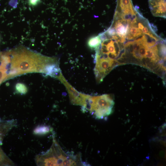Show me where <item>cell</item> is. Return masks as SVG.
<instances>
[{
    "label": "cell",
    "instance_id": "12",
    "mask_svg": "<svg viewBox=\"0 0 166 166\" xmlns=\"http://www.w3.org/2000/svg\"></svg>",
    "mask_w": 166,
    "mask_h": 166
},
{
    "label": "cell",
    "instance_id": "4",
    "mask_svg": "<svg viewBox=\"0 0 166 166\" xmlns=\"http://www.w3.org/2000/svg\"><path fill=\"white\" fill-rule=\"evenodd\" d=\"M150 8L155 16H165V0H150Z\"/></svg>",
    "mask_w": 166,
    "mask_h": 166
},
{
    "label": "cell",
    "instance_id": "1",
    "mask_svg": "<svg viewBox=\"0 0 166 166\" xmlns=\"http://www.w3.org/2000/svg\"><path fill=\"white\" fill-rule=\"evenodd\" d=\"M76 157L67 156L54 141L50 149L45 153L36 156L37 164L44 166H74L77 165Z\"/></svg>",
    "mask_w": 166,
    "mask_h": 166
},
{
    "label": "cell",
    "instance_id": "2",
    "mask_svg": "<svg viewBox=\"0 0 166 166\" xmlns=\"http://www.w3.org/2000/svg\"><path fill=\"white\" fill-rule=\"evenodd\" d=\"M114 104L113 98L109 94L88 95L83 109L89 111L96 118L101 119L112 113Z\"/></svg>",
    "mask_w": 166,
    "mask_h": 166
},
{
    "label": "cell",
    "instance_id": "5",
    "mask_svg": "<svg viewBox=\"0 0 166 166\" xmlns=\"http://www.w3.org/2000/svg\"><path fill=\"white\" fill-rule=\"evenodd\" d=\"M114 29L116 34L118 35L121 36L125 38L126 35L129 29V24L126 25H124L119 20L116 22Z\"/></svg>",
    "mask_w": 166,
    "mask_h": 166
},
{
    "label": "cell",
    "instance_id": "10",
    "mask_svg": "<svg viewBox=\"0 0 166 166\" xmlns=\"http://www.w3.org/2000/svg\"><path fill=\"white\" fill-rule=\"evenodd\" d=\"M41 0H29V4L31 6H35L38 4Z\"/></svg>",
    "mask_w": 166,
    "mask_h": 166
},
{
    "label": "cell",
    "instance_id": "3",
    "mask_svg": "<svg viewBox=\"0 0 166 166\" xmlns=\"http://www.w3.org/2000/svg\"><path fill=\"white\" fill-rule=\"evenodd\" d=\"M65 86L68 92L69 99L72 104L82 106L85 94L80 93L76 90L64 77L61 73L57 77Z\"/></svg>",
    "mask_w": 166,
    "mask_h": 166
},
{
    "label": "cell",
    "instance_id": "6",
    "mask_svg": "<svg viewBox=\"0 0 166 166\" xmlns=\"http://www.w3.org/2000/svg\"><path fill=\"white\" fill-rule=\"evenodd\" d=\"M101 41L99 35L91 37L88 41V46L91 49H96L100 45Z\"/></svg>",
    "mask_w": 166,
    "mask_h": 166
},
{
    "label": "cell",
    "instance_id": "9",
    "mask_svg": "<svg viewBox=\"0 0 166 166\" xmlns=\"http://www.w3.org/2000/svg\"><path fill=\"white\" fill-rule=\"evenodd\" d=\"M15 88L16 90L19 93L25 94L27 92V89L26 86L22 83H18L16 84Z\"/></svg>",
    "mask_w": 166,
    "mask_h": 166
},
{
    "label": "cell",
    "instance_id": "7",
    "mask_svg": "<svg viewBox=\"0 0 166 166\" xmlns=\"http://www.w3.org/2000/svg\"><path fill=\"white\" fill-rule=\"evenodd\" d=\"M51 130V128L48 126L40 125L35 128L34 133L38 135H44L49 132Z\"/></svg>",
    "mask_w": 166,
    "mask_h": 166
},
{
    "label": "cell",
    "instance_id": "8",
    "mask_svg": "<svg viewBox=\"0 0 166 166\" xmlns=\"http://www.w3.org/2000/svg\"><path fill=\"white\" fill-rule=\"evenodd\" d=\"M12 164L11 160L6 156L0 148V165H9Z\"/></svg>",
    "mask_w": 166,
    "mask_h": 166
},
{
    "label": "cell",
    "instance_id": "11",
    "mask_svg": "<svg viewBox=\"0 0 166 166\" xmlns=\"http://www.w3.org/2000/svg\"></svg>",
    "mask_w": 166,
    "mask_h": 166
}]
</instances>
